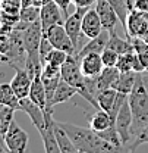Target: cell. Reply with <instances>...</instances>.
I'll return each mask as SVG.
<instances>
[{"label": "cell", "instance_id": "26", "mask_svg": "<svg viewBox=\"0 0 148 153\" xmlns=\"http://www.w3.org/2000/svg\"><path fill=\"white\" fill-rule=\"evenodd\" d=\"M101 138H104L106 141H109L111 146H114L117 150H126V147L123 146V143H122V138H120V135H119V131H117V128H116V125L113 124L110 125L107 130H104V131H100V133H97Z\"/></svg>", "mask_w": 148, "mask_h": 153}, {"label": "cell", "instance_id": "17", "mask_svg": "<svg viewBox=\"0 0 148 153\" xmlns=\"http://www.w3.org/2000/svg\"><path fill=\"white\" fill-rule=\"evenodd\" d=\"M34 103H37L38 106L46 112L47 108V94H46V88H44V82L41 79V74L32 78V84H31V90H29V96H28Z\"/></svg>", "mask_w": 148, "mask_h": 153}, {"label": "cell", "instance_id": "44", "mask_svg": "<svg viewBox=\"0 0 148 153\" xmlns=\"http://www.w3.org/2000/svg\"><path fill=\"white\" fill-rule=\"evenodd\" d=\"M1 62H4V60H3V57L0 56V63H1Z\"/></svg>", "mask_w": 148, "mask_h": 153}, {"label": "cell", "instance_id": "30", "mask_svg": "<svg viewBox=\"0 0 148 153\" xmlns=\"http://www.w3.org/2000/svg\"><path fill=\"white\" fill-rule=\"evenodd\" d=\"M22 9V1L21 0H1L0 10L7 15H19Z\"/></svg>", "mask_w": 148, "mask_h": 153}, {"label": "cell", "instance_id": "14", "mask_svg": "<svg viewBox=\"0 0 148 153\" xmlns=\"http://www.w3.org/2000/svg\"><path fill=\"white\" fill-rule=\"evenodd\" d=\"M109 37H110V31L109 30H103L97 37L90 38V41L87 44H84L78 52L76 55L81 59L82 56L88 55V53H103V50L107 47V43H109Z\"/></svg>", "mask_w": 148, "mask_h": 153}, {"label": "cell", "instance_id": "13", "mask_svg": "<svg viewBox=\"0 0 148 153\" xmlns=\"http://www.w3.org/2000/svg\"><path fill=\"white\" fill-rule=\"evenodd\" d=\"M103 24H101V19L98 16L95 7H90L84 18H82V34L84 37L87 38H94L97 37L101 31H103Z\"/></svg>", "mask_w": 148, "mask_h": 153}, {"label": "cell", "instance_id": "8", "mask_svg": "<svg viewBox=\"0 0 148 153\" xmlns=\"http://www.w3.org/2000/svg\"><path fill=\"white\" fill-rule=\"evenodd\" d=\"M65 19L66 18H65L62 9L56 4L53 0L49 1L47 4H44L40 9V22H41V27H43V33H46L53 25L65 24Z\"/></svg>", "mask_w": 148, "mask_h": 153}, {"label": "cell", "instance_id": "40", "mask_svg": "<svg viewBox=\"0 0 148 153\" xmlns=\"http://www.w3.org/2000/svg\"><path fill=\"white\" fill-rule=\"evenodd\" d=\"M49 1H52V0H32V4H34V6H37V7H40V9H41V7H43L44 4H47Z\"/></svg>", "mask_w": 148, "mask_h": 153}, {"label": "cell", "instance_id": "36", "mask_svg": "<svg viewBox=\"0 0 148 153\" xmlns=\"http://www.w3.org/2000/svg\"><path fill=\"white\" fill-rule=\"evenodd\" d=\"M132 9L141 10V12H148V0H135Z\"/></svg>", "mask_w": 148, "mask_h": 153}, {"label": "cell", "instance_id": "10", "mask_svg": "<svg viewBox=\"0 0 148 153\" xmlns=\"http://www.w3.org/2000/svg\"><path fill=\"white\" fill-rule=\"evenodd\" d=\"M94 4H95L94 7H95L98 16L101 19L103 28L109 30V31H114L117 24H120V19L117 16L116 10L113 9V6L110 4V1L109 0H95Z\"/></svg>", "mask_w": 148, "mask_h": 153}, {"label": "cell", "instance_id": "35", "mask_svg": "<svg viewBox=\"0 0 148 153\" xmlns=\"http://www.w3.org/2000/svg\"><path fill=\"white\" fill-rule=\"evenodd\" d=\"M56 4L62 9V12H63V15H65V18H68L69 16V13H68V9H69V4L72 3V0H53Z\"/></svg>", "mask_w": 148, "mask_h": 153}, {"label": "cell", "instance_id": "5", "mask_svg": "<svg viewBox=\"0 0 148 153\" xmlns=\"http://www.w3.org/2000/svg\"><path fill=\"white\" fill-rule=\"evenodd\" d=\"M4 141L9 147V152L12 153H24L28 146V134L22 130L13 119L9 125V128L4 133Z\"/></svg>", "mask_w": 148, "mask_h": 153}, {"label": "cell", "instance_id": "20", "mask_svg": "<svg viewBox=\"0 0 148 153\" xmlns=\"http://www.w3.org/2000/svg\"><path fill=\"white\" fill-rule=\"evenodd\" d=\"M54 134H56L57 144L60 147V153H78V149L75 147V144L72 143L69 134L65 131V128L56 119H54Z\"/></svg>", "mask_w": 148, "mask_h": 153}, {"label": "cell", "instance_id": "16", "mask_svg": "<svg viewBox=\"0 0 148 153\" xmlns=\"http://www.w3.org/2000/svg\"><path fill=\"white\" fill-rule=\"evenodd\" d=\"M116 68H117L120 72H128V71L142 72V71H145V68H144L141 59L136 55L135 50H132L129 53H125V55H120L117 63H116Z\"/></svg>", "mask_w": 148, "mask_h": 153}, {"label": "cell", "instance_id": "19", "mask_svg": "<svg viewBox=\"0 0 148 153\" xmlns=\"http://www.w3.org/2000/svg\"><path fill=\"white\" fill-rule=\"evenodd\" d=\"M113 124H114V121H113L111 115L106 111H103V109H97L93 114V116L90 118V128L94 130L95 133L107 130Z\"/></svg>", "mask_w": 148, "mask_h": 153}, {"label": "cell", "instance_id": "31", "mask_svg": "<svg viewBox=\"0 0 148 153\" xmlns=\"http://www.w3.org/2000/svg\"><path fill=\"white\" fill-rule=\"evenodd\" d=\"M68 55L65 50H59V49H53L50 52V55L47 56V60L46 63H52V65H56V66H62L65 63V60L68 59ZM44 63V65H46Z\"/></svg>", "mask_w": 148, "mask_h": 153}, {"label": "cell", "instance_id": "27", "mask_svg": "<svg viewBox=\"0 0 148 153\" xmlns=\"http://www.w3.org/2000/svg\"><path fill=\"white\" fill-rule=\"evenodd\" d=\"M132 44H133V50L136 52V55L139 56L145 71H148V44L141 37H133L130 38Z\"/></svg>", "mask_w": 148, "mask_h": 153}, {"label": "cell", "instance_id": "46", "mask_svg": "<svg viewBox=\"0 0 148 153\" xmlns=\"http://www.w3.org/2000/svg\"><path fill=\"white\" fill-rule=\"evenodd\" d=\"M0 16H1V15H0Z\"/></svg>", "mask_w": 148, "mask_h": 153}, {"label": "cell", "instance_id": "15", "mask_svg": "<svg viewBox=\"0 0 148 153\" xmlns=\"http://www.w3.org/2000/svg\"><path fill=\"white\" fill-rule=\"evenodd\" d=\"M104 69L101 53H88L81 57V71L85 76H97Z\"/></svg>", "mask_w": 148, "mask_h": 153}, {"label": "cell", "instance_id": "28", "mask_svg": "<svg viewBox=\"0 0 148 153\" xmlns=\"http://www.w3.org/2000/svg\"><path fill=\"white\" fill-rule=\"evenodd\" d=\"M110 4L113 6V9L116 10L117 16L120 19V24L123 25V28L126 27V19H128V15H129L130 9H129V4L126 0H109Z\"/></svg>", "mask_w": 148, "mask_h": 153}, {"label": "cell", "instance_id": "43", "mask_svg": "<svg viewBox=\"0 0 148 153\" xmlns=\"http://www.w3.org/2000/svg\"><path fill=\"white\" fill-rule=\"evenodd\" d=\"M142 40H144V41H145V43H147L148 44V27H147V30H145V33H144V34H142Z\"/></svg>", "mask_w": 148, "mask_h": 153}, {"label": "cell", "instance_id": "2", "mask_svg": "<svg viewBox=\"0 0 148 153\" xmlns=\"http://www.w3.org/2000/svg\"><path fill=\"white\" fill-rule=\"evenodd\" d=\"M128 102L132 111V140H133L148 124V93L142 84L141 72H138L136 82L132 91L128 94Z\"/></svg>", "mask_w": 148, "mask_h": 153}, {"label": "cell", "instance_id": "32", "mask_svg": "<svg viewBox=\"0 0 148 153\" xmlns=\"http://www.w3.org/2000/svg\"><path fill=\"white\" fill-rule=\"evenodd\" d=\"M53 49H54V47H53V44L50 43V40L46 37V36H43L41 43H40V60H41V65L46 63L47 56L50 55V52H52Z\"/></svg>", "mask_w": 148, "mask_h": 153}, {"label": "cell", "instance_id": "23", "mask_svg": "<svg viewBox=\"0 0 148 153\" xmlns=\"http://www.w3.org/2000/svg\"><path fill=\"white\" fill-rule=\"evenodd\" d=\"M107 47L117 52L119 55H125V53H129L133 50V44L129 40H125V38L119 37L116 30L114 31H110V37H109V43H107Z\"/></svg>", "mask_w": 148, "mask_h": 153}, {"label": "cell", "instance_id": "39", "mask_svg": "<svg viewBox=\"0 0 148 153\" xmlns=\"http://www.w3.org/2000/svg\"><path fill=\"white\" fill-rule=\"evenodd\" d=\"M141 79H142V84H144V87H145V90L148 93V71H142L141 72Z\"/></svg>", "mask_w": 148, "mask_h": 153}, {"label": "cell", "instance_id": "6", "mask_svg": "<svg viewBox=\"0 0 148 153\" xmlns=\"http://www.w3.org/2000/svg\"><path fill=\"white\" fill-rule=\"evenodd\" d=\"M114 125H116V128L119 131V135L122 138L123 146L128 150L130 141H132V111H130V106H129V102L128 100L120 108L119 114H117L116 119H114Z\"/></svg>", "mask_w": 148, "mask_h": 153}, {"label": "cell", "instance_id": "42", "mask_svg": "<svg viewBox=\"0 0 148 153\" xmlns=\"http://www.w3.org/2000/svg\"><path fill=\"white\" fill-rule=\"evenodd\" d=\"M6 130H7V128L4 127V124H3V122H1V119H0V134H4L6 133Z\"/></svg>", "mask_w": 148, "mask_h": 153}, {"label": "cell", "instance_id": "22", "mask_svg": "<svg viewBox=\"0 0 148 153\" xmlns=\"http://www.w3.org/2000/svg\"><path fill=\"white\" fill-rule=\"evenodd\" d=\"M119 74H120V71H119L116 66H104V69L95 76V78H97L98 88H100V90L110 88V87L113 88V84L116 82Z\"/></svg>", "mask_w": 148, "mask_h": 153}, {"label": "cell", "instance_id": "45", "mask_svg": "<svg viewBox=\"0 0 148 153\" xmlns=\"http://www.w3.org/2000/svg\"><path fill=\"white\" fill-rule=\"evenodd\" d=\"M0 6H1V0H0Z\"/></svg>", "mask_w": 148, "mask_h": 153}, {"label": "cell", "instance_id": "11", "mask_svg": "<svg viewBox=\"0 0 148 153\" xmlns=\"http://www.w3.org/2000/svg\"><path fill=\"white\" fill-rule=\"evenodd\" d=\"M19 111L25 112V114L29 116L31 122L34 124V127L37 128L38 131L46 127V115H44V111L38 106L37 103H34L29 97L19 99Z\"/></svg>", "mask_w": 148, "mask_h": 153}, {"label": "cell", "instance_id": "18", "mask_svg": "<svg viewBox=\"0 0 148 153\" xmlns=\"http://www.w3.org/2000/svg\"><path fill=\"white\" fill-rule=\"evenodd\" d=\"M75 94H78V88L74 87L72 84H69L68 81H65L63 78H60V81L57 84V88H56L54 94H53V99H52V106L54 108L59 103H65L69 99H72Z\"/></svg>", "mask_w": 148, "mask_h": 153}, {"label": "cell", "instance_id": "21", "mask_svg": "<svg viewBox=\"0 0 148 153\" xmlns=\"http://www.w3.org/2000/svg\"><path fill=\"white\" fill-rule=\"evenodd\" d=\"M136 78H138V72L135 71H128V72H120L116 82L113 84V88L120 91V93H125V94H129L136 82Z\"/></svg>", "mask_w": 148, "mask_h": 153}, {"label": "cell", "instance_id": "25", "mask_svg": "<svg viewBox=\"0 0 148 153\" xmlns=\"http://www.w3.org/2000/svg\"><path fill=\"white\" fill-rule=\"evenodd\" d=\"M0 103L12 106L13 109L19 111V97L15 94L10 82H1L0 84Z\"/></svg>", "mask_w": 148, "mask_h": 153}, {"label": "cell", "instance_id": "24", "mask_svg": "<svg viewBox=\"0 0 148 153\" xmlns=\"http://www.w3.org/2000/svg\"><path fill=\"white\" fill-rule=\"evenodd\" d=\"M117 90L114 88H104V90H100V93L97 96V103H98V109H103L106 112L111 114L113 108H114V103H116V99H117Z\"/></svg>", "mask_w": 148, "mask_h": 153}, {"label": "cell", "instance_id": "4", "mask_svg": "<svg viewBox=\"0 0 148 153\" xmlns=\"http://www.w3.org/2000/svg\"><path fill=\"white\" fill-rule=\"evenodd\" d=\"M44 36L50 40V43L53 44V47H54V49L65 50V52H66V53H69V55L78 52L63 24L53 25L52 28H49V30L44 33Z\"/></svg>", "mask_w": 148, "mask_h": 153}, {"label": "cell", "instance_id": "12", "mask_svg": "<svg viewBox=\"0 0 148 153\" xmlns=\"http://www.w3.org/2000/svg\"><path fill=\"white\" fill-rule=\"evenodd\" d=\"M15 71L16 72L10 81V85L19 99L28 97L29 90H31V84H32V76L29 75V72L25 68H15Z\"/></svg>", "mask_w": 148, "mask_h": 153}, {"label": "cell", "instance_id": "37", "mask_svg": "<svg viewBox=\"0 0 148 153\" xmlns=\"http://www.w3.org/2000/svg\"><path fill=\"white\" fill-rule=\"evenodd\" d=\"M72 3L76 7H91L95 0H72Z\"/></svg>", "mask_w": 148, "mask_h": 153}, {"label": "cell", "instance_id": "7", "mask_svg": "<svg viewBox=\"0 0 148 153\" xmlns=\"http://www.w3.org/2000/svg\"><path fill=\"white\" fill-rule=\"evenodd\" d=\"M88 9L90 7H76V10L65 19V24H63L68 34H69V37L72 40V43L76 47V50L81 49L79 41L84 37V34H82V18H84V15Z\"/></svg>", "mask_w": 148, "mask_h": 153}, {"label": "cell", "instance_id": "1", "mask_svg": "<svg viewBox=\"0 0 148 153\" xmlns=\"http://www.w3.org/2000/svg\"><path fill=\"white\" fill-rule=\"evenodd\" d=\"M65 131L69 134L72 143L78 149V153H107L117 152L114 146H111L109 141L101 138L94 130L90 127H79L71 122H59Z\"/></svg>", "mask_w": 148, "mask_h": 153}, {"label": "cell", "instance_id": "34", "mask_svg": "<svg viewBox=\"0 0 148 153\" xmlns=\"http://www.w3.org/2000/svg\"><path fill=\"white\" fill-rule=\"evenodd\" d=\"M145 143H148V124H147V127L132 140V143L129 144L128 149H129V152H133V150H136L141 144H145Z\"/></svg>", "mask_w": 148, "mask_h": 153}, {"label": "cell", "instance_id": "3", "mask_svg": "<svg viewBox=\"0 0 148 153\" xmlns=\"http://www.w3.org/2000/svg\"><path fill=\"white\" fill-rule=\"evenodd\" d=\"M60 72H62V78L65 81H68L69 84H72L74 87L76 88L82 87L85 75L81 71V59L78 57L76 53L68 55V59L60 66Z\"/></svg>", "mask_w": 148, "mask_h": 153}, {"label": "cell", "instance_id": "38", "mask_svg": "<svg viewBox=\"0 0 148 153\" xmlns=\"http://www.w3.org/2000/svg\"><path fill=\"white\" fill-rule=\"evenodd\" d=\"M9 152V147L4 141V134H0V153H7Z\"/></svg>", "mask_w": 148, "mask_h": 153}, {"label": "cell", "instance_id": "9", "mask_svg": "<svg viewBox=\"0 0 148 153\" xmlns=\"http://www.w3.org/2000/svg\"><path fill=\"white\" fill-rule=\"evenodd\" d=\"M148 27V12H141V10H135L132 9L126 19V33L128 37H142V34L145 33Z\"/></svg>", "mask_w": 148, "mask_h": 153}, {"label": "cell", "instance_id": "41", "mask_svg": "<svg viewBox=\"0 0 148 153\" xmlns=\"http://www.w3.org/2000/svg\"><path fill=\"white\" fill-rule=\"evenodd\" d=\"M22 1V7H25V6H31L32 4V0H21Z\"/></svg>", "mask_w": 148, "mask_h": 153}, {"label": "cell", "instance_id": "29", "mask_svg": "<svg viewBox=\"0 0 148 153\" xmlns=\"http://www.w3.org/2000/svg\"><path fill=\"white\" fill-rule=\"evenodd\" d=\"M19 21H22L25 24H32L35 21H40V7L34 6V4L22 7L19 12Z\"/></svg>", "mask_w": 148, "mask_h": 153}, {"label": "cell", "instance_id": "33", "mask_svg": "<svg viewBox=\"0 0 148 153\" xmlns=\"http://www.w3.org/2000/svg\"><path fill=\"white\" fill-rule=\"evenodd\" d=\"M119 53L117 52H114V50H111L109 47H106L104 50H103V53H101V59H103V63H104V66H116V63H117V60H119Z\"/></svg>", "mask_w": 148, "mask_h": 153}]
</instances>
